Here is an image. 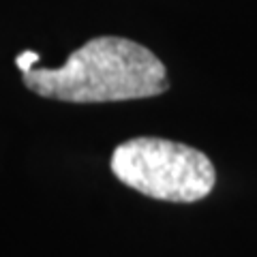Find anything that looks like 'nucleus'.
<instances>
[{
    "mask_svg": "<svg viewBox=\"0 0 257 257\" xmlns=\"http://www.w3.org/2000/svg\"><path fill=\"white\" fill-rule=\"evenodd\" d=\"M32 92L69 103L148 99L167 90L165 67L148 47L122 37H96L58 69H28Z\"/></svg>",
    "mask_w": 257,
    "mask_h": 257,
    "instance_id": "f257e3e1",
    "label": "nucleus"
},
{
    "mask_svg": "<svg viewBox=\"0 0 257 257\" xmlns=\"http://www.w3.org/2000/svg\"><path fill=\"white\" fill-rule=\"evenodd\" d=\"M111 172L142 195L191 204L212 191L214 165L202 150L161 138H135L111 152Z\"/></svg>",
    "mask_w": 257,
    "mask_h": 257,
    "instance_id": "f03ea898",
    "label": "nucleus"
},
{
    "mask_svg": "<svg viewBox=\"0 0 257 257\" xmlns=\"http://www.w3.org/2000/svg\"><path fill=\"white\" fill-rule=\"evenodd\" d=\"M39 58H41V56H39L37 52H22L20 56H18V58H15V64H18V67L22 69V73H26V71L28 69H32V67H35V64L39 62Z\"/></svg>",
    "mask_w": 257,
    "mask_h": 257,
    "instance_id": "7ed1b4c3",
    "label": "nucleus"
}]
</instances>
